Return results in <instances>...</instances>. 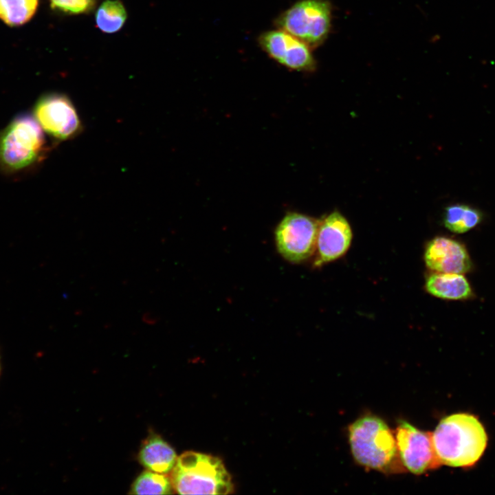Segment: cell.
<instances>
[{
    "label": "cell",
    "instance_id": "cell-1",
    "mask_svg": "<svg viewBox=\"0 0 495 495\" xmlns=\"http://www.w3.org/2000/svg\"><path fill=\"white\" fill-rule=\"evenodd\" d=\"M441 465L470 467L483 455L487 443L486 431L474 415L455 413L443 418L432 433Z\"/></svg>",
    "mask_w": 495,
    "mask_h": 495
},
{
    "label": "cell",
    "instance_id": "cell-2",
    "mask_svg": "<svg viewBox=\"0 0 495 495\" xmlns=\"http://www.w3.org/2000/svg\"><path fill=\"white\" fill-rule=\"evenodd\" d=\"M349 441L354 459L362 466L383 472L398 467L395 436L382 419L366 415L356 419L349 426Z\"/></svg>",
    "mask_w": 495,
    "mask_h": 495
},
{
    "label": "cell",
    "instance_id": "cell-3",
    "mask_svg": "<svg viewBox=\"0 0 495 495\" xmlns=\"http://www.w3.org/2000/svg\"><path fill=\"white\" fill-rule=\"evenodd\" d=\"M170 480L179 494H230L234 491L231 476L220 459L194 451L177 459Z\"/></svg>",
    "mask_w": 495,
    "mask_h": 495
},
{
    "label": "cell",
    "instance_id": "cell-4",
    "mask_svg": "<svg viewBox=\"0 0 495 495\" xmlns=\"http://www.w3.org/2000/svg\"><path fill=\"white\" fill-rule=\"evenodd\" d=\"M46 151L43 131L34 116L21 113L0 132V168L8 173L26 170Z\"/></svg>",
    "mask_w": 495,
    "mask_h": 495
},
{
    "label": "cell",
    "instance_id": "cell-5",
    "mask_svg": "<svg viewBox=\"0 0 495 495\" xmlns=\"http://www.w3.org/2000/svg\"><path fill=\"white\" fill-rule=\"evenodd\" d=\"M331 9L326 0H301L283 12L275 21L282 30L309 47L322 44L331 29Z\"/></svg>",
    "mask_w": 495,
    "mask_h": 495
},
{
    "label": "cell",
    "instance_id": "cell-6",
    "mask_svg": "<svg viewBox=\"0 0 495 495\" xmlns=\"http://www.w3.org/2000/svg\"><path fill=\"white\" fill-rule=\"evenodd\" d=\"M320 221L298 212H289L280 221L275 232L278 252L292 263H301L316 251Z\"/></svg>",
    "mask_w": 495,
    "mask_h": 495
},
{
    "label": "cell",
    "instance_id": "cell-7",
    "mask_svg": "<svg viewBox=\"0 0 495 495\" xmlns=\"http://www.w3.org/2000/svg\"><path fill=\"white\" fill-rule=\"evenodd\" d=\"M33 116L42 129L56 139L72 138L81 129L76 110L64 94L50 93L41 96L34 106Z\"/></svg>",
    "mask_w": 495,
    "mask_h": 495
},
{
    "label": "cell",
    "instance_id": "cell-8",
    "mask_svg": "<svg viewBox=\"0 0 495 495\" xmlns=\"http://www.w3.org/2000/svg\"><path fill=\"white\" fill-rule=\"evenodd\" d=\"M395 439L400 461L410 472L421 474L441 465L432 432L422 431L402 420L396 429Z\"/></svg>",
    "mask_w": 495,
    "mask_h": 495
},
{
    "label": "cell",
    "instance_id": "cell-9",
    "mask_svg": "<svg viewBox=\"0 0 495 495\" xmlns=\"http://www.w3.org/2000/svg\"><path fill=\"white\" fill-rule=\"evenodd\" d=\"M261 47L280 64L298 71L311 72L316 61L305 43L282 30H271L260 35Z\"/></svg>",
    "mask_w": 495,
    "mask_h": 495
},
{
    "label": "cell",
    "instance_id": "cell-10",
    "mask_svg": "<svg viewBox=\"0 0 495 495\" xmlns=\"http://www.w3.org/2000/svg\"><path fill=\"white\" fill-rule=\"evenodd\" d=\"M352 237L350 224L341 213L335 210L328 214L319 223L314 265L319 267L342 256Z\"/></svg>",
    "mask_w": 495,
    "mask_h": 495
},
{
    "label": "cell",
    "instance_id": "cell-11",
    "mask_svg": "<svg viewBox=\"0 0 495 495\" xmlns=\"http://www.w3.org/2000/svg\"><path fill=\"white\" fill-rule=\"evenodd\" d=\"M424 261L428 268L436 272L463 274L472 268L471 259L465 246L445 236L435 237L427 243Z\"/></svg>",
    "mask_w": 495,
    "mask_h": 495
},
{
    "label": "cell",
    "instance_id": "cell-12",
    "mask_svg": "<svg viewBox=\"0 0 495 495\" xmlns=\"http://www.w3.org/2000/svg\"><path fill=\"white\" fill-rule=\"evenodd\" d=\"M138 458L146 470L160 474L172 471L177 459L175 450L157 434L142 441Z\"/></svg>",
    "mask_w": 495,
    "mask_h": 495
},
{
    "label": "cell",
    "instance_id": "cell-13",
    "mask_svg": "<svg viewBox=\"0 0 495 495\" xmlns=\"http://www.w3.org/2000/svg\"><path fill=\"white\" fill-rule=\"evenodd\" d=\"M425 288L431 295L443 299L463 300L472 295L468 280L461 274L434 272L427 278Z\"/></svg>",
    "mask_w": 495,
    "mask_h": 495
},
{
    "label": "cell",
    "instance_id": "cell-14",
    "mask_svg": "<svg viewBox=\"0 0 495 495\" xmlns=\"http://www.w3.org/2000/svg\"><path fill=\"white\" fill-rule=\"evenodd\" d=\"M481 213L476 209L463 204L446 208L443 222L451 232L464 233L477 226L481 221Z\"/></svg>",
    "mask_w": 495,
    "mask_h": 495
},
{
    "label": "cell",
    "instance_id": "cell-15",
    "mask_svg": "<svg viewBox=\"0 0 495 495\" xmlns=\"http://www.w3.org/2000/svg\"><path fill=\"white\" fill-rule=\"evenodd\" d=\"M173 490L171 480L166 474L146 470L133 482L129 494H170Z\"/></svg>",
    "mask_w": 495,
    "mask_h": 495
},
{
    "label": "cell",
    "instance_id": "cell-16",
    "mask_svg": "<svg viewBox=\"0 0 495 495\" xmlns=\"http://www.w3.org/2000/svg\"><path fill=\"white\" fill-rule=\"evenodd\" d=\"M126 19V10L119 0H106L96 13V25L105 33L118 32L124 24Z\"/></svg>",
    "mask_w": 495,
    "mask_h": 495
},
{
    "label": "cell",
    "instance_id": "cell-17",
    "mask_svg": "<svg viewBox=\"0 0 495 495\" xmlns=\"http://www.w3.org/2000/svg\"><path fill=\"white\" fill-rule=\"evenodd\" d=\"M38 0H0V19L10 26L28 22L34 14Z\"/></svg>",
    "mask_w": 495,
    "mask_h": 495
},
{
    "label": "cell",
    "instance_id": "cell-18",
    "mask_svg": "<svg viewBox=\"0 0 495 495\" xmlns=\"http://www.w3.org/2000/svg\"><path fill=\"white\" fill-rule=\"evenodd\" d=\"M55 10L69 14H81L90 11L96 0H50Z\"/></svg>",
    "mask_w": 495,
    "mask_h": 495
},
{
    "label": "cell",
    "instance_id": "cell-19",
    "mask_svg": "<svg viewBox=\"0 0 495 495\" xmlns=\"http://www.w3.org/2000/svg\"><path fill=\"white\" fill-rule=\"evenodd\" d=\"M142 320L143 322L146 324H154L157 322L158 318L155 315L153 314L152 313L147 312L143 314Z\"/></svg>",
    "mask_w": 495,
    "mask_h": 495
},
{
    "label": "cell",
    "instance_id": "cell-20",
    "mask_svg": "<svg viewBox=\"0 0 495 495\" xmlns=\"http://www.w3.org/2000/svg\"><path fill=\"white\" fill-rule=\"evenodd\" d=\"M0 368H1V366H0Z\"/></svg>",
    "mask_w": 495,
    "mask_h": 495
}]
</instances>
